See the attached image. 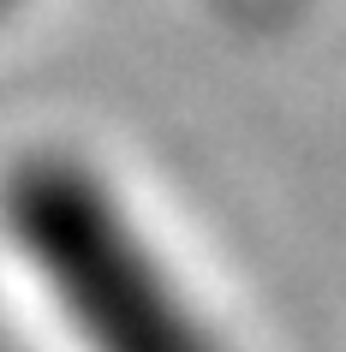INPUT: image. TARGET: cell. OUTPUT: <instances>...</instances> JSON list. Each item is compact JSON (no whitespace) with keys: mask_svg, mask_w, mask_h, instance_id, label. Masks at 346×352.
I'll return each instance as SVG.
<instances>
[{"mask_svg":"<svg viewBox=\"0 0 346 352\" xmlns=\"http://www.w3.org/2000/svg\"><path fill=\"white\" fill-rule=\"evenodd\" d=\"M0 227L84 352H227L113 186L84 162L24 155L0 179Z\"/></svg>","mask_w":346,"mask_h":352,"instance_id":"1","label":"cell"}]
</instances>
